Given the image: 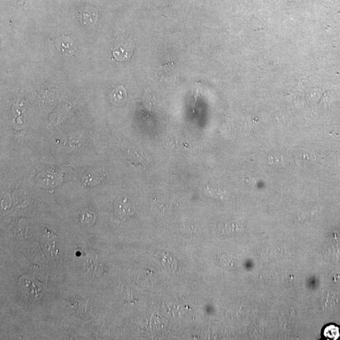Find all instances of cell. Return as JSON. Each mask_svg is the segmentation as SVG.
Masks as SVG:
<instances>
[{
  "mask_svg": "<svg viewBox=\"0 0 340 340\" xmlns=\"http://www.w3.org/2000/svg\"><path fill=\"white\" fill-rule=\"evenodd\" d=\"M77 15L80 22L85 28H94L97 21L98 11L92 6H83L78 10Z\"/></svg>",
  "mask_w": 340,
  "mask_h": 340,
  "instance_id": "2",
  "label": "cell"
},
{
  "mask_svg": "<svg viewBox=\"0 0 340 340\" xmlns=\"http://www.w3.org/2000/svg\"><path fill=\"white\" fill-rule=\"evenodd\" d=\"M117 214L120 217H126L131 215L134 211V205L132 201L128 197L119 199L115 204Z\"/></svg>",
  "mask_w": 340,
  "mask_h": 340,
  "instance_id": "3",
  "label": "cell"
},
{
  "mask_svg": "<svg viewBox=\"0 0 340 340\" xmlns=\"http://www.w3.org/2000/svg\"><path fill=\"white\" fill-rule=\"evenodd\" d=\"M277 160L278 163H280V164H281V163L282 164V163H284L283 157H282V156H281L277 155V160L273 159V158L270 157V156L268 157V163H271V164H272V163L274 162H277Z\"/></svg>",
  "mask_w": 340,
  "mask_h": 340,
  "instance_id": "8",
  "label": "cell"
},
{
  "mask_svg": "<svg viewBox=\"0 0 340 340\" xmlns=\"http://www.w3.org/2000/svg\"><path fill=\"white\" fill-rule=\"evenodd\" d=\"M126 99V92L125 89L123 87H119L116 89H115L112 94V102L114 103L115 104L117 103H123L125 102Z\"/></svg>",
  "mask_w": 340,
  "mask_h": 340,
  "instance_id": "6",
  "label": "cell"
},
{
  "mask_svg": "<svg viewBox=\"0 0 340 340\" xmlns=\"http://www.w3.org/2000/svg\"><path fill=\"white\" fill-rule=\"evenodd\" d=\"M55 44L57 50L65 56L73 55L76 50L75 42L68 37L61 36L57 38Z\"/></svg>",
  "mask_w": 340,
  "mask_h": 340,
  "instance_id": "4",
  "label": "cell"
},
{
  "mask_svg": "<svg viewBox=\"0 0 340 340\" xmlns=\"http://www.w3.org/2000/svg\"><path fill=\"white\" fill-rule=\"evenodd\" d=\"M134 49V42L131 39L124 37L117 39L112 49L114 58L119 61L128 60L132 56Z\"/></svg>",
  "mask_w": 340,
  "mask_h": 340,
  "instance_id": "1",
  "label": "cell"
},
{
  "mask_svg": "<svg viewBox=\"0 0 340 340\" xmlns=\"http://www.w3.org/2000/svg\"><path fill=\"white\" fill-rule=\"evenodd\" d=\"M321 336L326 340H340V326L335 323L327 324L321 330Z\"/></svg>",
  "mask_w": 340,
  "mask_h": 340,
  "instance_id": "5",
  "label": "cell"
},
{
  "mask_svg": "<svg viewBox=\"0 0 340 340\" xmlns=\"http://www.w3.org/2000/svg\"><path fill=\"white\" fill-rule=\"evenodd\" d=\"M82 224L85 226H90L94 223L95 220V213L90 212V211H86L81 216Z\"/></svg>",
  "mask_w": 340,
  "mask_h": 340,
  "instance_id": "7",
  "label": "cell"
}]
</instances>
